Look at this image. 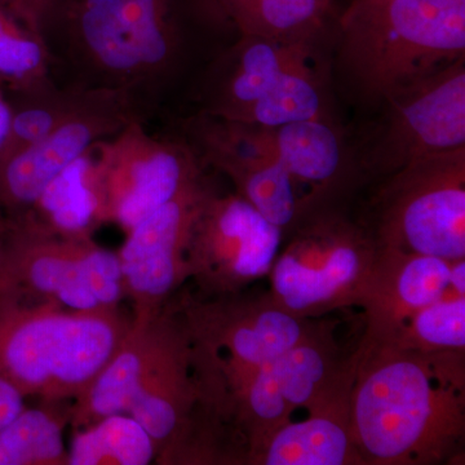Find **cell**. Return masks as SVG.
Returning <instances> with one entry per match:
<instances>
[{
    "instance_id": "1",
    "label": "cell",
    "mask_w": 465,
    "mask_h": 465,
    "mask_svg": "<svg viewBox=\"0 0 465 465\" xmlns=\"http://www.w3.org/2000/svg\"><path fill=\"white\" fill-rule=\"evenodd\" d=\"M349 424L365 465L460 464L465 351H409L360 341Z\"/></svg>"
},
{
    "instance_id": "2",
    "label": "cell",
    "mask_w": 465,
    "mask_h": 465,
    "mask_svg": "<svg viewBox=\"0 0 465 465\" xmlns=\"http://www.w3.org/2000/svg\"><path fill=\"white\" fill-rule=\"evenodd\" d=\"M465 58V0H356L330 61L333 90L372 112L407 85Z\"/></svg>"
},
{
    "instance_id": "3",
    "label": "cell",
    "mask_w": 465,
    "mask_h": 465,
    "mask_svg": "<svg viewBox=\"0 0 465 465\" xmlns=\"http://www.w3.org/2000/svg\"><path fill=\"white\" fill-rule=\"evenodd\" d=\"M200 402L192 347L182 318L167 302L157 317L134 324L108 365L73 401L70 427L82 430L115 414L133 416L170 464Z\"/></svg>"
},
{
    "instance_id": "4",
    "label": "cell",
    "mask_w": 465,
    "mask_h": 465,
    "mask_svg": "<svg viewBox=\"0 0 465 465\" xmlns=\"http://www.w3.org/2000/svg\"><path fill=\"white\" fill-rule=\"evenodd\" d=\"M121 307L75 311L0 291V378L25 397L75 401L133 327Z\"/></svg>"
},
{
    "instance_id": "5",
    "label": "cell",
    "mask_w": 465,
    "mask_h": 465,
    "mask_svg": "<svg viewBox=\"0 0 465 465\" xmlns=\"http://www.w3.org/2000/svg\"><path fill=\"white\" fill-rule=\"evenodd\" d=\"M170 302L191 341L198 407L229 436L238 394L262 366L307 338L324 318L292 316L272 299L268 289L211 298L180 290Z\"/></svg>"
},
{
    "instance_id": "6",
    "label": "cell",
    "mask_w": 465,
    "mask_h": 465,
    "mask_svg": "<svg viewBox=\"0 0 465 465\" xmlns=\"http://www.w3.org/2000/svg\"><path fill=\"white\" fill-rule=\"evenodd\" d=\"M379 247L347 206L311 213L283 238L268 291L284 311L300 318H323L360 307Z\"/></svg>"
},
{
    "instance_id": "7",
    "label": "cell",
    "mask_w": 465,
    "mask_h": 465,
    "mask_svg": "<svg viewBox=\"0 0 465 465\" xmlns=\"http://www.w3.org/2000/svg\"><path fill=\"white\" fill-rule=\"evenodd\" d=\"M375 183L361 222L379 249L465 259V148L416 159Z\"/></svg>"
},
{
    "instance_id": "8",
    "label": "cell",
    "mask_w": 465,
    "mask_h": 465,
    "mask_svg": "<svg viewBox=\"0 0 465 465\" xmlns=\"http://www.w3.org/2000/svg\"><path fill=\"white\" fill-rule=\"evenodd\" d=\"M333 330L335 324L323 318L307 338L262 366L238 394L229 428L244 465L299 410L317 409L351 391L357 347L342 349Z\"/></svg>"
},
{
    "instance_id": "9",
    "label": "cell",
    "mask_w": 465,
    "mask_h": 465,
    "mask_svg": "<svg viewBox=\"0 0 465 465\" xmlns=\"http://www.w3.org/2000/svg\"><path fill=\"white\" fill-rule=\"evenodd\" d=\"M371 116L351 145L365 183L416 159L465 148V58L394 92Z\"/></svg>"
},
{
    "instance_id": "10",
    "label": "cell",
    "mask_w": 465,
    "mask_h": 465,
    "mask_svg": "<svg viewBox=\"0 0 465 465\" xmlns=\"http://www.w3.org/2000/svg\"><path fill=\"white\" fill-rule=\"evenodd\" d=\"M2 290L75 311L121 307L125 299L118 253L92 238L56 237L8 223Z\"/></svg>"
},
{
    "instance_id": "11",
    "label": "cell",
    "mask_w": 465,
    "mask_h": 465,
    "mask_svg": "<svg viewBox=\"0 0 465 465\" xmlns=\"http://www.w3.org/2000/svg\"><path fill=\"white\" fill-rule=\"evenodd\" d=\"M283 232L237 193L211 192L193 225L188 281L202 298L250 289L271 273Z\"/></svg>"
},
{
    "instance_id": "12",
    "label": "cell",
    "mask_w": 465,
    "mask_h": 465,
    "mask_svg": "<svg viewBox=\"0 0 465 465\" xmlns=\"http://www.w3.org/2000/svg\"><path fill=\"white\" fill-rule=\"evenodd\" d=\"M210 193L198 177L127 232L116 253L134 324L157 317L188 282L192 229Z\"/></svg>"
},
{
    "instance_id": "13",
    "label": "cell",
    "mask_w": 465,
    "mask_h": 465,
    "mask_svg": "<svg viewBox=\"0 0 465 465\" xmlns=\"http://www.w3.org/2000/svg\"><path fill=\"white\" fill-rule=\"evenodd\" d=\"M100 176L105 223L127 232L201 174L186 150L127 137L100 153Z\"/></svg>"
},
{
    "instance_id": "14",
    "label": "cell",
    "mask_w": 465,
    "mask_h": 465,
    "mask_svg": "<svg viewBox=\"0 0 465 465\" xmlns=\"http://www.w3.org/2000/svg\"><path fill=\"white\" fill-rule=\"evenodd\" d=\"M252 139L282 163L304 195L308 215L347 206L363 182L353 150L336 121L309 119L278 127L246 124Z\"/></svg>"
},
{
    "instance_id": "15",
    "label": "cell",
    "mask_w": 465,
    "mask_h": 465,
    "mask_svg": "<svg viewBox=\"0 0 465 465\" xmlns=\"http://www.w3.org/2000/svg\"><path fill=\"white\" fill-rule=\"evenodd\" d=\"M208 157L224 171L235 193L252 204L283 237L308 215L304 195L280 161L251 137L246 124L224 121L207 134Z\"/></svg>"
},
{
    "instance_id": "16",
    "label": "cell",
    "mask_w": 465,
    "mask_h": 465,
    "mask_svg": "<svg viewBox=\"0 0 465 465\" xmlns=\"http://www.w3.org/2000/svg\"><path fill=\"white\" fill-rule=\"evenodd\" d=\"M163 0H82L79 29L88 50L115 72L159 65L171 38Z\"/></svg>"
},
{
    "instance_id": "17",
    "label": "cell",
    "mask_w": 465,
    "mask_h": 465,
    "mask_svg": "<svg viewBox=\"0 0 465 465\" xmlns=\"http://www.w3.org/2000/svg\"><path fill=\"white\" fill-rule=\"evenodd\" d=\"M449 260L379 249L360 308L365 314L361 341L384 344L425 305L450 290Z\"/></svg>"
},
{
    "instance_id": "18",
    "label": "cell",
    "mask_w": 465,
    "mask_h": 465,
    "mask_svg": "<svg viewBox=\"0 0 465 465\" xmlns=\"http://www.w3.org/2000/svg\"><path fill=\"white\" fill-rule=\"evenodd\" d=\"M94 127L66 121L41 142L9 150L0 157V216L20 219L41 197L48 183L91 148Z\"/></svg>"
},
{
    "instance_id": "19",
    "label": "cell",
    "mask_w": 465,
    "mask_h": 465,
    "mask_svg": "<svg viewBox=\"0 0 465 465\" xmlns=\"http://www.w3.org/2000/svg\"><path fill=\"white\" fill-rule=\"evenodd\" d=\"M351 391L275 430L249 465H365L349 424Z\"/></svg>"
},
{
    "instance_id": "20",
    "label": "cell",
    "mask_w": 465,
    "mask_h": 465,
    "mask_svg": "<svg viewBox=\"0 0 465 465\" xmlns=\"http://www.w3.org/2000/svg\"><path fill=\"white\" fill-rule=\"evenodd\" d=\"M91 149L48 183L25 215L9 223L56 237L91 238L92 232L105 223L100 154L94 157Z\"/></svg>"
},
{
    "instance_id": "21",
    "label": "cell",
    "mask_w": 465,
    "mask_h": 465,
    "mask_svg": "<svg viewBox=\"0 0 465 465\" xmlns=\"http://www.w3.org/2000/svg\"><path fill=\"white\" fill-rule=\"evenodd\" d=\"M316 45V41H274L242 35L232 50L231 69L213 114L223 121L241 122L289 70L318 52Z\"/></svg>"
},
{
    "instance_id": "22",
    "label": "cell",
    "mask_w": 465,
    "mask_h": 465,
    "mask_svg": "<svg viewBox=\"0 0 465 465\" xmlns=\"http://www.w3.org/2000/svg\"><path fill=\"white\" fill-rule=\"evenodd\" d=\"M72 401L26 409L0 432V465H67L64 433Z\"/></svg>"
},
{
    "instance_id": "23",
    "label": "cell",
    "mask_w": 465,
    "mask_h": 465,
    "mask_svg": "<svg viewBox=\"0 0 465 465\" xmlns=\"http://www.w3.org/2000/svg\"><path fill=\"white\" fill-rule=\"evenodd\" d=\"M67 454V465H146L157 449L133 416L115 414L75 430Z\"/></svg>"
},
{
    "instance_id": "24",
    "label": "cell",
    "mask_w": 465,
    "mask_h": 465,
    "mask_svg": "<svg viewBox=\"0 0 465 465\" xmlns=\"http://www.w3.org/2000/svg\"><path fill=\"white\" fill-rule=\"evenodd\" d=\"M242 35L316 41L326 0H220Z\"/></svg>"
},
{
    "instance_id": "25",
    "label": "cell",
    "mask_w": 465,
    "mask_h": 465,
    "mask_svg": "<svg viewBox=\"0 0 465 465\" xmlns=\"http://www.w3.org/2000/svg\"><path fill=\"white\" fill-rule=\"evenodd\" d=\"M384 344L423 353L465 351V296L449 290L416 312Z\"/></svg>"
},
{
    "instance_id": "26",
    "label": "cell",
    "mask_w": 465,
    "mask_h": 465,
    "mask_svg": "<svg viewBox=\"0 0 465 465\" xmlns=\"http://www.w3.org/2000/svg\"><path fill=\"white\" fill-rule=\"evenodd\" d=\"M41 45L17 25L16 20L0 7V76L24 81L42 66Z\"/></svg>"
},
{
    "instance_id": "27",
    "label": "cell",
    "mask_w": 465,
    "mask_h": 465,
    "mask_svg": "<svg viewBox=\"0 0 465 465\" xmlns=\"http://www.w3.org/2000/svg\"><path fill=\"white\" fill-rule=\"evenodd\" d=\"M58 122L54 113L45 109L32 108L14 113L12 116L11 134L7 148L9 150L23 148L41 142L57 127ZM2 154V155H3Z\"/></svg>"
},
{
    "instance_id": "28",
    "label": "cell",
    "mask_w": 465,
    "mask_h": 465,
    "mask_svg": "<svg viewBox=\"0 0 465 465\" xmlns=\"http://www.w3.org/2000/svg\"><path fill=\"white\" fill-rule=\"evenodd\" d=\"M25 399L14 384L0 378V432L25 410Z\"/></svg>"
},
{
    "instance_id": "29",
    "label": "cell",
    "mask_w": 465,
    "mask_h": 465,
    "mask_svg": "<svg viewBox=\"0 0 465 465\" xmlns=\"http://www.w3.org/2000/svg\"><path fill=\"white\" fill-rule=\"evenodd\" d=\"M12 116H14V112H12L11 106L0 94V157L7 148L9 134H11Z\"/></svg>"
},
{
    "instance_id": "30",
    "label": "cell",
    "mask_w": 465,
    "mask_h": 465,
    "mask_svg": "<svg viewBox=\"0 0 465 465\" xmlns=\"http://www.w3.org/2000/svg\"><path fill=\"white\" fill-rule=\"evenodd\" d=\"M450 290L465 296V259L450 262Z\"/></svg>"
},
{
    "instance_id": "31",
    "label": "cell",
    "mask_w": 465,
    "mask_h": 465,
    "mask_svg": "<svg viewBox=\"0 0 465 465\" xmlns=\"http://www.w3.org/2000/svg\"><path fill=\"white\" fill-rule=\"evenodd\" d=\"M7 222L3 217H0V290H2L3 280H5V234H7Z\"/></svg>"
},
{
    "instance_id": "32",
    "label": "cell",
    "mask_w": 465,
    "mask_h": 465,
    "mask_svg": "<svg viewBox=\"0 0 465 465\" xmlns=\"http://www.w3.org/2000/svg\"><path fill=\"white\" fill-rule=\"evenodd\" d=\"M0 217H2V216H0Z\"/></svg>"
}]
</instances>
